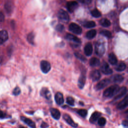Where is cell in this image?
<instances>
[{"instance_id": "6da1fadb", "label": "cell", "mask_w": 128, "mask_h": 128, "mask_svg": "<svg viewBox=\"0 0 128 128\" xmlns=\"http://www.w3.org/2000/svg\"><path fill=\"white\" fill-rule=\"evenodd\" d=\"M120 87L117 85H114L110 86L108 88L106 89L104 92L103 96L106 98H112L118 93L120 90Z\"/></svg>"}, {"instance_id": "7a4b0ae2", "label": "cell", "mask_w": 128, "mask_h": 128, "mask_svg": "<svg viewBox=\"0 0 128 128\" xmlns=\"http://www.w3.org/2000/svg\"><path fill=\"white\" fill-rule=\"evenodd\" d=\"M105 50L106 48L104 42L101 40H99L97 41L95 45L96 54L99 57H102L105 54Z\"/></svg>"}, {"instance_id": "3957f363", "label": "cell", "mask_w": 128, "mask_h": 128, "mask_svg": "<svg viewBox=\"0 0 128 128\" xmlns=\"http://www.w3.org/2000/svg\"><path fill=\"white\" fill-rule=\"evenodd\" d=\"M58 17L61 22L67 23L69 21V16L67 12L62 9L60 10L58 13Z\"/></svg>"}, {"instance_id": "277c9868", "label": "cell", "mask_w": 128, "mask_h": 128, "mask_svg": "<svg viewBox=\"0 0 128 128\" xmlns=\"http://www.w3.org/2000/svg\"><path fill=\"white\" fill-rule=\"evenodd\" d=\"M69 30L73 33L77 35H80L82 32V29L81 27L76 24V23H72L69 25Z\"/></svg>"}, {"instance_id": "5b68a950", "label": "cell", "mask_w": 128, "mask_h": 128, "mask_svg": "<svg viewBox=\"0 0 128 128\" xmlns=\"http://www.w3.org/2000/svg\"><path fill=\"white\" fill-rule=\"evenodd\" d=\"M41 70L43 73L45 74L48 73L51 70V67L50 64L47 61H42L40 63Z\"/></svg>"}, {"instance_id": "8992f818", "label": "cell", "mask_w": 128, "mask_h": 128, "mask_svg": "<svg viewBox=\"0 0 128 128\" xmlns=\"http://www.w3.org/2000/svg\"><path fill=\"white\" fill-rule=\"evenodd\" d=\"M111 83V80L108 79H105L100 82L96 86L97 90H100L106 87Z\"/></svg>"}, {"instance_id": "52a82bcc", "label": "cell", "mask_w": 128, "mask_h": 128, "mask_svg": "<svg viewBox=\"0 0 128 128\" xmlns=\"http://www.w3.org/2000/svg\"><path fill=\"white\" fill-rule=\"evenodd\" d=\"M101 70L105 75H110L113 73L112 70L110 68L108 64L106 62H103L101 66Z\"/></svg>"}, {"instance_id": "ba28073f", "label": "cell", "mask_w": 128, "mask_h": 128, "mask_svg": "<svg viewBox=\"0 0 128 128\" xmlns=\"http://www.w3.org/2000/svg\"><path fill=\"white\" fill-rule=\"evenodd\" d=\"M90 77L93 82L97 81L101 78L100 72L99 70H97L92 71L90 74Z\"/></svg>"}, {"instance_id": "9c48e42d", "label": "cell", "mask_w": 128, "mask_h": 128, "mask_svg": "<svg viewBox=\"0 0 128 128\" xmlns=\"http://www.w3.org/2000/svg\"><path fill=\"white\" fill-rule=\"evenodd\" d=\"M78 6H79V5L77 2L71 1L67 3L66 8L70 13H73L76 9H77Z\"/></svg>"}, {"instance_id": "30bf717a", "label": "cell", "mask_w": 128, "mask_h": 128, "mask_svg": "<svg viewBox=\"0 0 128 128\" xmlns=\"http://www.w3.org/2000/svg\"><path fill=\"white\" fill-rule=\"evenodd\" d=\"M86 72H83L80 78L78 80V85L79 88L81 89H82L86 83Z\"/></svg>"}, {"instance_id": "8fae6325", "label": "cell", "mask_w": 128, "mask_h": 128, "mask_svg": "<svg viewBox=\"0 0 128 128\" xmlns=\"http://www.w3.org/2000/svg\"><path fill=\"white\" fill-rule=\"evenodd\" d=\"M128 90L126 87H123L122 88H121L118 92V93L115 95V97L114 98V100L116 101L118 100L121 99L122 98L123 96H124L126 93H127Z\"/></svg>"}, {"instance_id": "7c38bea8", "label": "cell", "mask_w": 128, "mask_h": 128, "mask_svg": "<svg viewBox=\"0 0 128 128\" xmlns=\"http://www.w3.org/2000/svg\"><path fill=\"white\" fill-rule=\"evenodd\" d=\"M128 106V94L125 96L122 101H121L117 106V108L119 110H123Z\"/></svg>"}, {"instance_id": "4fadbf2b", "label": "cell", "mask_w": 128, "mask_h": 128, "mask_svg": "<svg viewBox=\"0 0 128 128\" xmlns=\"http://www.w3.org/2000/svg\"><path fill=\"white\" fill-rule=\"evenodd\" d=\"M63 119L68 124H69L72 127L75 128L78 127V124L74 122V121L72 119V118H71V117L69 115L66 114H64L63 115Z\"/></svg>"}, {"instance_id": "5bb4252c", "label": "cell", "mask_w": 128, "mask_h": 128, "mask_svg": "<svg viewBox=\"0 0 128 128\" xmlns=\"http://www.w3.org/2000/svg\"><path fill=\"white\" fill-rule=\"evenodd\" d=\"M40 94L42 96L44 97L48 100H50L51 98V94L47 88H43L41 91Z\"/></svg>"}, {"instance_id": "9a60e30c", "label": "cell", "mask_w": 128, "mask_h": 128, "mask_svg": "<svg viewBox=\"0 0 128 128\" xmlns=\"http://www.w3.org/2000/svg\"><path fill=\"white\" fill-rule=\"evenodd\" d=\"M55 99L56 103L59 105H61L63 104L64 102V99L63 94L60 92L57 93L55 96Z\"/></svg>"}, {"instance_id": "2e32d148", "label": "cell", "mask_w": 128, "mask_h": 128, "mask_svg": "<svg viewBox=\"0 0 128 128\" xmlns=\"http://www.w3.org/2000/svg\"><path fill=\"white\" fill-rule=\"evenodd\" d=\"M5 9L8 14H11L12 12L14 9V5L13 2L10 0H8L6 2Z\"/></svg>"}, {"instance_id": "e0dca14e", "label": "cell", "mask_w": 128, "mask_h": 128, "mask_svg": "<svg viewBox=\"0 0 128 128\" xmlns=\"http://www.w3.org/2000/svg\"><path fill=\"white\" fill-rule=\"evenodd\" d=\"M85 54L87 56H90L93 53V46L90 43H88L84 48Z\"/></svg>"}, {"instance_id": "ac0fdd59", "label": "cell", "mask_w": 128, "mask_h": 128, "mask_svg": "<svg viewBox=\"0 0 128 128\" xmlns=\"http://www.w3.org/2000/svg\"><path fill=\"white\" fill-rule=\"evenodd\" d=\"M50 112L52 116L54 119L57 120H58L60 119L61 117V113L60 112L58 109L55 108H51Z\"/></svg>"}, {"instance_id": "d6986e66", "label": "cell", "mask_w": 128, "mask_h": 128, "mask_svg": "<svg viewBox=\"0 0 128 128\" xmlns=\"http://www.w3.org/2000/svg\"><path fill=\"white\" fill-rule=\"evenodd\" d=\"M66 38L68 40L73 42L74 43H77V44H80L81 43L80 39H79L78 37L75 36H74L72 34H67L66 35Z\"/></svg>"}, {"instance_id": "ffe728a7", "label": "cell", "mask_w": 128, "mask_h": 128, "mask_svg": "<svg viewBox=\"0 0 128 128\" xmlns=\"http://www.w3.org/2000/svg\"><path fill=\"white\" fill-rule=\"evenodd\" d=\"M8 39V33L5 30H3L0 33V43L3 44L4 42H5Z\"/></svg>"}, {"instance_id": "44dd1931", "label": "cell", "mask_w": 128, "mask_h": 128, "mask_svg": "<svg viewBox=\"0 0 128 128\" xmlns=\"http://www.w3.org/2000/svg\"><path fill=\"white\" fill-rule=\"evenodd\" d=\"M124 80V77L121 75L116 74L111 78V81L115 83H120Z\"/></svg>"}, {"instance_id": "7402d4cb", "label": "cell", "mask_w": 128, "mask_h": 128, "mask_svg": "<svg viewBox=\"0 0 128 128\" xmlns=\"http://www.w3.org/2000/svg\"><path fill=\"white\" fill-rule=\"evenodd\" d=\"M101 115V114L98 112H94L93 114L92 115L90 119V121L92 123H95L97 121H98Z\"/></svg>"}, {"instance_id": "603a6c76", "label": "cell", "mask_w": 128, "mask_h": 128, "mask_svg": "<svg viewBox=\"0 0 128 128\" xmlns=\"http://www.w3.org/2000/svg\"><path fill=\"white\" fill-rule=\"evenodd\" d=\"M21 120L23 122L26 124L27 125L29 126L31 128H36V125L35 123L31 121L30 119H28L24 117H21Z\"/></svg>"}, {"instance_id": "cb8c5ba5", "label": "cell", "mask_w": 128, "mask_h": 128, "mask_svg": "<svg viewBox=\"0 0 128 128\" xmlns=\"http://www.w3.org/2000/svg\"><path fill=\"white\" fill-rule=\"evenodd\" d=\"M109 62L112 65H116L118 62L116 56L114 53H111L109 55Z\"/></svg>"}, {"instance_id": "d4e9b609", "label": "cell", "mask_w": 128, "mask_h": 128, "mask_svg": "<svg viewBox=\"0 0 128 128\" xmlns=\"http://www.w3.org/2000/svg\"><path fill=\"white\" fill-rule=\"evenodd\" d=\"M100 62L97 58H92L90 61V65L92 67H97L100 65Z\"/></svg>"}, {"instance_id": "484cf974", "label": "cell", "mask_w": 128, "mask_h": 128, "mask_svg": "<svg viewBox=\"0 0 128 128\" xmlns=\"http://www.w3.org/2000/svg\"><path fill=\"white\" fill-rule=\"evenodd\" d=\"M97 32L95 30H91L88 31L86 34V38L88 39H92L95 37Z\"/></svg>"}, {"instance_id": "4316f807", "label": "cell", "mask_w": 128, "mask_h": 128, "mask_svg": "<svg viewBox=\"0 0 128 128\" xmlns=\"http://www.w3.org/2000/svg\"><path fill=\"white\" fill-rule=\"evenodd\" d=\"M126 68V65L124 63H120L118 64L117 66L116 67L115 69L118 72H122L124 71Z\"/></svg>"}, {"instance_id": "83f0119b", "label": "cell", "mask_w": 128, "mask_h": 128, "mask_svg": "<svg viewBox=\"0 0 128 128\" xmlns=\"http://www.w3.org/2000/svg\"><path fill=\"white\" fill-rule=\"evenodd\" d=\"M100 23L101 26L104 27H108L111 25L110 21L107 19H102L100 21Z\"/></svg>"}, {"instance_id": "f1b7e54d", "label": "cell", "mask_w": 128, "mask_h": 128, "mask_svg": "<svg viewBox=\"0 0 128 128\" xmlns=\"http://www.w3.org/2000/svg\"><path fill=\"white\" fill-rule=\"evenodd\" d=\"M34 39H35V34L33 32H31L30 34H28L27 36V41L30 44L32 45L34 44Z\"/></svg>"}, {"instance_id": "f546056e", "label": "cell", "mask_w": 128, "mask_h": 128, "mask_svg": "<svg viewBox=\"0 0 128 128\" xmlns=\"http://www.w3.org/2000/svg\"><path fill=\"white\" fill-rule=\"evenodd\" d=\"M91 15L95 18H99L101 16V13L98 10L96 9L91 12Z\"/></svg>"}, {"instance_id": "4dcf8cb0", "label": "cell", "mask_w": 128, "mask_h": 128, "mask_svg": "<svg viewBox=\"0 0 128 128\" xmlns=\"http://www.w3.org/2000/svg\"><path fill=\"white\" fill-rule=\"evenodd\" d=\"M84 26L86 28H92L96 26V23L94 21H89V22L85 23Z\"/></svg>"}, {"instance_id": "1f68e13d", "label": "cell", "mask_w": 128, "mask_h": 128, "mask_svg": "<svg viewBox=\"0 0 128 128\" xmlns=\"http://www.w3.org/2000/svg\"><path fill=\"white\" fill-rule=\"evenodd\" d=\"M100 34L104 36L107 37L108 38H112V34L111 33L108 31V30H103L102 31H101L100 32Z\"/></svg>"}, {"instance_id": "d6a6232c", "label": "cell", "mask_w": 128, "mask_h": 128, "mask_svg": "<svg viewBox=\"0 0 128 128\" xmlns=\"http://www.w3.org/2000/svg\"><path fill=\"white\" fill-rule=\"evenodd\" d=\"M74 54H75V56L77 58H78V59L80 60L81 61L84 62H86V61H87L86 58H85L84 56H83L82 54H81L79 53H75Z\"/></svg>"}, {"instance_id": "836d02e7", "label": "cell", "mask_w": 128, "mask_h": 128, "mask_svg": "<svg viewBox=\"0 0 128 128\" xmlns=\"http://www.w3.org/2000/svg\"><path fill=\"white\" fill-rule=\"evenodd\" d=\"M77 113H78V114L83 118L86 117V116L87 115V114H88L87 111L86 110H85V109H81V110H78Z\"/></svg>"}, {"instance_id": "e575fe53", "label": "cell", "mask_w": 128, "mask_h": 128, "mask_svg": "<svg viewBox=\"0 0 128 128\" xmlns=\"http://www.w3.org/2000/svg\"><path fill=\"white\" fill-rule=\"evenodd\" d=\"M98 124L99 126H104L106 123V120L105 118L103 117L100 118L98 120Z\"/></svg>"}, {"instance_id": "d590c367", "label": "cell", "mask_w": 128, "mask_h": 128, "mask_svg": "<svg viewBox=\"0 0 128 128\" xmlns=\"http://www.w3.org/2000/svg\"><path fill=\"white\" fill-rule=\"evenodd\" d=\"M67 103L69 105L74 106L75 104V101L74 99L71 97H68L67 98Z\"/></svg>"}, {"instance_id": "8d00e7d4", "label": "cell", "mask_w": 128, "mask_h": 128, "mask_svg": "<svg viewBox=\"0 0 128 128\" xmlns=\"http://www.w3.org/2000/svg\"><path fill=\"white\" fill-rule=\"evenodd\" d=\"M21 93V89L19 87H16L13 91V94L15 96H18Z\"/></svg>"}, {"instance_id": "74e56055", "label": "cell", "mask_w": 128, "mask_h": 128, "mask_svg": "<svg viewBox=\"0 0 128 128\" xmlns=\"http://www.w3.org/2000/svg\"><path fill=\"white\" fill-rule=\"evenodd\" d=\"M56 29L59 32H62L64 29V27L62 24H59L57 26Z\"/></svg>"}, {"instance_id": "f35d334b", "label": "cell", "mask_w": 128, "mask_h": 128, "mask_svg": "<svg viewBox=\"0 0 128 128\" xmlns=\"http://www.w3.org/2000/svg\"><path fill=\"white\" fill-rule=\"evenodd\" d=\"M8 116L7 115H6V114L4 113L2 111H1V119H5V118H8Z\"/></svg>"}, {"instance_id": "ab89813d", "label": "cell", "mask_w": 128, "mask_h": 128, "mask_svg": "<svg viewBox=\"0 0 128 128\" xmlns=\"http://www.w3.org/2000/svg\"><path fill=\"white\" fill-rule=\"evenodd\" d=\"M81 3H85V4H89L91 3V0H79Z\"/></svg>"}, {"instance_id": "60d3db41", "label": "cell", "mask_w": 128, "mask_h": 128, "mask_svg": "<svg viewBox=\"0 0 128 128\" xmlns=\"http://www.w3.org/2000/svg\"><path fill=\"white\" fill-rule=\"evenodd\" d=\"M48 127H49V125L45 122H43L41 126V128H46Z\"/></svg>"}, {"instance_id": "b9f144b4", "label": "cell", "mask_w": 128, "mask_h": 128, "mask_svg": "<svg viewBox=\"0 0 128 128\" xmlns=\"http://www.w3.org/2000/svg\"><path fill=\"white\" fill-rule=\"evenodd\" d=\"M0 20H1V22H3L4 20V16L2 12L1 13V15H0Z\"/></svg>"}, {"instance_id": "7bdbcfd3", "label": "cell", "mask_w": 128, "mask_h": 128, "mask_svg": "<svg viewBox=\"0 0 128 128\" xmlns=\"http://www.w3.org/2000/svg\"><path fill=\"white\" fill-rule=\"evenodd\" d=\"M122 124H123V125L124 127H128V122L127 121H126V120L123 121V123H122Z\"/></svg>"}, {"instance_id": "ee69618b", "label": "cell", "mask_w": 128, "mask_h": 128, "mask_svg": "<svg viewBox=\"0 0 128 128\" xmlns=\"http://www.w3.org/2000/svg\"><path fill=\"white\" fill-rule=\"evenodd\" d=\"M126 114H127V117L128 118V110L126 112Z\"/></svg>"}, {"instance_id": "f6af8a7d", "label": "cell", "mask_w": 128, "mask_h": 128, "mask_svg": "<svg viewBox=\"0 0 128 128\" xmlns=\"http://www.w3.org/2000/svg\"></svg>"}]
</instances>
